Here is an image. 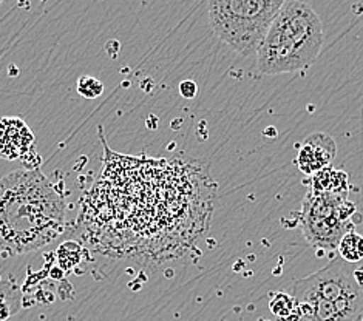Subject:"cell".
Listing matches in <instances>:
<instances>
[{"label": "cell", "mask_w": 363, "mask_h": 321, "mask_svg": "<svg viewBox=\"0 0 363 321\" xmlns=\"http://www.w3.org/2000/svg\"><path fill=\"white\" fill-rule=\"evenodd\" d=\"M65 201L40 170H17L0 181V252L22 255L64 230Z\"/></svg>", "instance_id": "6da1fadb"}, {"label": "cell", "mask_w": 363, "mask_h": 321, "mask_svg": "<svg viewBox=\"0 0 363 321\" xmlns=\"http://www.w3.org/2000/svg\"><path fill=\"white\" fill-rule=\"evenodd\" d=\"M325 43L323 23L303 0H288L281 6L257 50L262 74L296 73L311 67Z\"/></svg>", "instance_id": "7a4b0ae2"}, {"label": "cell", "mask_w": 363, "mask_h": 321, "mask_svg": "<svg viewBox=\"0 0 363 321\" xmlns=\"http://www.w3.org/2000/svg\"><path fill=\"white\" fill-rule=\"evenodd\" d=\"M288 0H209L213 33L241 56L257 55L271 23Z\"/></svg>", "instance_id": "3957f363"}, {"label": "cell", "mask_w": 363, "mask_h": 321, "mask_svg": "<svg viewBox=\"0 0 363 321\" xmlns=\"http://www.w3.org/2000/svg\"><path fill=\"white\" fill-rule=\"evenodd\" d=\"M348 193H322L309 190L301 204V230L315 249L337 250L343 235L352 230L356 205Z\"/></svg>", "instance_id": "277c9868"}, {"label": "cell", "mask_w": 363, "mask_h": 321, "mask_svg": "<svg viewBox=\"0 0 363 321\" xmlns=\"http://www.w3.org/2000/svg\"><path fill=\"white\" fill-rule=\"evenodd\" d=\"M337 154V145L326 133H314L301 144L297 156V167L306 175L330 167Z\"/></svg>", "instance_id": "5b68a950"}, {"label": "cell", "mask_w": 363, "mask_h": 321, "mask_svg": "<svg viewBox=\"0 0 363 321\" xmlns=\"http://www.w3.org/2000/svg\"><path fill=\"white\" fill-rule=\"evenodd\" d=\"M34 144L30 127L19 118L0 119V158L16 161L23 158Z\"/></svg>", "instance_id": "8992f818"}, {"label": "cell", "mask_w": 363, "mask_h": 321, "mask_svg": "<svg viewBox=\"0 0 363 321\" xmlns=\"http://www.w3.org/2000/svg\"><path fill=\"white\" fill-rule=\"evenodd\" d=\"M322 193H348V175L331 166L311 175V188Z\"/></svg>", "instance_id": "52a82bcc"}, {"label": "cell", "mask_w": 363, "mask_h": 321, "mask_svg": "<svg viewBox=\"0 0 363 321\" xmlns=\"http://www.w3.org/2000/svg\"><path fill=\"white\" fill-rule=\"evenodd\" d=\"M337 250H339L340 258L345 259L347 263H360L363 259V237L354 230L348 232L347 235H343V238L340 240Z\"/></svg>", "instance_id": "ba28073f"}, {"label": "cell", "mask_w": 363, "mask_h": 321, "mask_svg": "<svg viewBox=\"0 0 363 321\" xmlns=\"http://www.w3.org/2000/svg\"><path fill=\"white\" fill-rule=\"evenodd\" d=\"M269 308L272 314L279 317L281 321H296V303L292 295L277 292L272 295Z\"/></svg>", "instance_id": "9c48e42d"}, {"label": "cell", "mask_w": 363, "mask_h": 321, "mask_svg": "<svg viewBox=\"0 0 363 321\" xmlns=\"http://www.w3.org/2000/svg\"><path fill=\"white\" fill-rule=\"evenodd\" d=\"M77 93L85 99H96L104 93V84L93 76H82L77 81Z\"/></svg>", "instance_id": "30bf717a"}, {"label": "cell", "mask_w": 363, "mask_h": 321, "mask_svg": "<svg viewBox=\"0 0 363 321\" xmlns=\"http://www.w3.org/2000/svg\"><path fill=\"white\" fill-rule=\"evenodd\" d=\"M179 93L186 99H194L198 93V86L194 81H183L179 84Z\"/></svg>", "instance_id": "8fae6325"}]
</instances>
